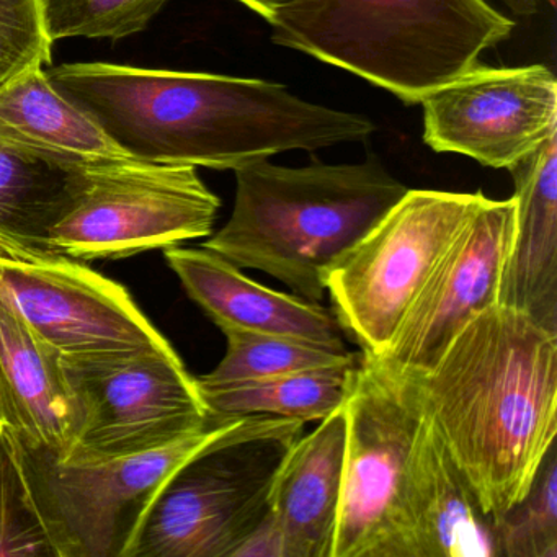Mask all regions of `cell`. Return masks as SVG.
<instances>
[{"instance_id": "obj_7", "label": "cell", "mask_w": 557, "mask_h": 557, "mask_svg": "<svg viewBox=\"0 0 557 557\" xmlns=\"http://www.w3.org/2000/svg\"><path fill=\"white\" fill-rule=\"evenodd\" d=\"M342 407L344 474L332 557H416L406 498L410 451L425 416L416 384L361 354Z\"/></svg>"}, {"instance_id": "obj_14", "label": "cell", "mask_w": 557, "mask_h": 557, "mask_svg": "<svg viewBox=\"0 0 557 557\" xmlns=\"http://www.w3.org/2000/svg\"><path fill=\"white\" fill-rule=\"evenodd\" d=\"M164 259L191 301L221 332H263L347 350L337 319L322 302L260 285L244 275L239 267L205 247H169Z\"/></svg>"}, {"instance_id": "obj_2", "label": "cell", "mask_w": 557, "mask_h": 557, "mask_svg": "<svg viewBox=\"0 0 557 557\" xmlns=\"http://www.w3.org/2000/svg\"><path fill=\"white\" fill-rule=\"evenodd\" d=\"M407 374L484 513L495 520L518 504L556 445L557 334L488 306L433 368Z\"/></svg>"}, {"instance_id": "obj_28", "label": "cell", "mask_w": 557, "mask_h": 557, "mask_svg": "<svg viewBox=\"0 0 557 557\" xmlns=\"http://www.w3.org/2000/svg\"><path fill=\"white\" fill-rule=\"evenodd\" d=\"M240 4L247 5L250 11L256 12L260 17L265 18L267 22L272 21L278 12L288 5L295 4L298 0H237Z\"/></svg>"}, {"instance_id": "obj_30", "label": "cell", "mask_w": 557, "mask_h": 557, "mask_svg": "<svg viewBox=\"0 0 557 557\" xmlns=\"http://www.w3.org/2000/svg\"><path fill=\"white\" fill-rule=\"evenodd\" d=\"M5 430L12 432L11 423H9L8 419V412H5L4 400H2V396H0V433L5 432Z\"/></svg>"}, {"instance_id": "obj_17", "label": "cell", "mask_w": 557, "mask_h": 557, "mask_svg": "<svg viewBox=\"0 0 557 557\" xmlns=\"http://www.w3.org/2000/svg\"><path fill=\"white\" fill-rule=\"evenodd\" d=\"M406 498L416 557H500L494 518L484 513L425 416L410 451Z\"/></svg>"}, {"instance_id": "obj_27", "label": "cell", "mask_w": 557, "mask_h": 557, "mask_svg": "<svg viewBox=\"0 0 557 557\" xmlns=\"http://www.w3.org/2000/svg\"><path fill=\"white\" fill-rule=\"evenodd\" d=\"M233 557H283L282 534L272 510L237 547Z\"/></svg>"}, {"instance_id": "obj_25", "label": "cell", "mask_w": 557, "mask_h": 557, "mask_svg": "<svg viewBox=\"0 0 557 557\" xmlns=\"http://www.w3.org/2000/svg\"><path fill=\"white\" fill-rule=\"evenodd\" d=\"M169 0H41L51 41H119L139 34Z\"/></svg>"}, {"instance_id": "obj_31", "label": "cell", "mask_w": 557, "mask_h": 557, "mask_svg": "<svg viewBox=\"0 0 557 557\" xmlns=\"http://www.w3.org/2000/svg\"><path fill=\"white\" fill-rule=\"evenodd\" d=\"M546 2H549L550 5H556V0H546Z\"/></svg>"}, {"instance_id": "obj_4", "label": "cell", "mask_w": 557, "mask_h": 557, "mask_svg": "<svg viewBox=\"0 0 557 557\" xmlns=\"http://www.w3.org/2000/svg\"><path fill=\"white\" fill-rule=\"evenodd\" d=\"M272 41L355 74L406 106L478 66L515 22L487 0H298Z\"/></svg>"}, {"instance_id": "obj_8", "label": "cell", "mask_w": 557, "mask_h": 557, "mask_svg": "<svg viewBox=\"0 0 557 557\" xmlns=\"http://www.w3.org/2000/svg\"><path fill=\"white\" fill-rule=\"evenodd\" d=\"M485 195L407 190L332 267V314L364 357L386 354L404 315Z\"/></svg>"}, {"instance_id": "obj_10", "label": "cell", "mask_w": 557, "mask_h": 557, "mask_svg": "<svg viewBox=\"0 0 557 557\" xmlns=\"http://www.w3.org/2000/svg\"><path fill=\"white\" fill-rule=\"evenodd\" d=\"M64 367L83 412L79 440L67 458L135 455L213 422L197 377L172 345L64 357Z\"/></svg>"}, {"instance_id": "obj_22", "label": "cell", "mask_w": 557, "mask_h": 557, "mask_svg": "<svg viewBox=\"0 0 557 557\" xmlns=\"http://www.w3.org/2000/svg\"><path fill=\"white\" fill-rule=\"evenodd\" d=\"M73 169L0 151V237L45 246L66 203Z\"/></svg>"}, {"instance_id": "obj_9", "label": "cell", "mask_w": 557, "mask_h": 557, "mask_svg": "<svg viewBox=\"0 0 557 557\" xmlns=\"http://www.w3.org/2000/svg\"><path fill=\"white\" fill-rule=\"evenodd\" d=\"M240 420V419H239ZM237 420L213 422L159 448L115 458L24 449L25 471L54 557H129L168 479Z\"/></svg>"}, {"instance_id": "obj_21", "label": "cell", "mask_w": 557, "mask_h": 557, "mask_svg": "<svg viewBox=\"0 0 557 557\" xmlns=\"http://www.w3.org/2000/svg\"><path fill=\"white\" fill-rule=\"evenodd\" d=\"M226 355L210 373L197 377L200 386L216 387L269 380L301 371L350 367L361 351L332 350L314 342L252 331H226Z\"/></svg>"}, {"instance_id": "obj_15", "label": "cell", "mask_w": 557, "mask_h": 557, "mask_svg": "<svg viewBox=\"0 0 557 557\" xmlns=\"http://www.w3.org/2000/svg\"><path fill=\"white\" fill-rule=\"evenodd\" d=\"M0 396L15 438L28 449L67 458L83 412L64 357L0 301Z\"/></svg>"}, {"instance_id": "obj_1", "label": "cell", "mask_w": 557, "mask_h": 557, "mask_svg": "<svg viewBox=\"0 0 557 557\" xmlns=\"http://www.w3.org/2000/svg\"><path fill=\"white\" fill-rule=\"evenodd\" d=\"M51 84L128 158L236 171L286 151H319L373 135L368 116L315 106L262 79L63 64Z\"/></svg>"}, {"instance_id": "obj_5", "label": "cell", "mask_w": 557, "mask_h": 557, "mask_svg": "<svg viewBox=\"0 0 557 557\" xmlns=\"http://www.w3.org/2000/svg\"><path fill=\"white\" fill-rule=\"evenodd\" d=\"M305 422L247 417L162 485L129 557H233L270 510L276 472Z\"/></svg>"}, {"instance_id": "obj_11", "label": "cell", "mask_w": 557, "mask_h": 557, "mask_svg": "<svg viewBox=\"0 0 557 557\" xmlns=\"http://www.w3.org/2000/svg\"><path fill=\"white\" fill-rule=\"evenodd\" d=\"M0 301L66 358L171 345L125 286L47 246L0 237Z\"/></svg>"}, {"instance_id": "obj_13", "label": "cell", "mask_w": 557, "mask_h": 557, "mask_svg": "<svg viewBox=\"0 0 557 557\" xmlns=\"http://www.w3.org/2000/svg\"><path fill=\"white\" fill-rule=\"evenodd\" d=\"M513 223V197L484 198L440 257L381 361L407 373L429 371L475 314L497 305Z\"/></svg>"}, {"instance_id": "obj_20", "label": "cell", "mask_w": 557, "mask_h": 557, "mask_svg": "<svg viewBox=\"0 0 557 557\" xmlns=\"http://www.w3.org/2000/svg\"><path fill=\"white\" fill-rule=\"evenodd\" d=\"M355 364L301 371L230 386H198L210 419L216 422L247 417H283L305 423L321 422L344 406Z\"/></svg>"}, {"instance_id": "obj_16", "label": "cell", "mask_w": 557, "mask_h": 557, "mask_svg": "<svg viewBox=\"0 0 557 557\" xmlns=\"http://www.w3.org/2000/svg\"><path fill=\"white\" fill-rule=\"evenodd\" d=\"M508 172L515 185V223L497 305L557 334V133Z\"/></svg>"}, {"instance_id": "obj_29", "label": "cell", "mask_w": 557, "mask_h": 557, "mask_svg": "<svg viewBox=\"0 0 557 557\" xmlns=\"http://www.w3.org/2000/svg\"><path fill=\"white\" fill-rule=\"evenodd\" d=\"M502 4L520 17H531L537 12V0H502Z\"/></svg>"}, {"instance_id": "obj_24", "label": "cell", "mask_w": 557, "mask_h": 557, "mask_svg": "<svg viewBox=\"0 0 557 557\" xmlns=\"http://www.w3.org/2000/svg\"><path fill=\"white\" fill-rule=\"evenodd\" d=\"M0 557H54L14 433H0Z\"/></svg>"}, {"instance_id": "obj_23", "label": "cell", "mask_w": 557, "mask_h": 557, "mask_svg": "<svg viewBox=\"0 0 557 557\" xmlns=\"http://www.w3.org/2000/svg\"><path fill=\"white\" fill-rule=\"evenodd\" d=\"M500 557H557V453L550 446L523 498L494 520Z\"/></svg>"}, {"instance_id": "obj_3", "label": "cell", "mask_w": 557, "mask_h": 557, "mask_svg": "<svg viewBox=\"0 0 557 557\" xmlns=\"http://www.w3.org/2000/svg\"><path fill=\"white\" fill-rule=\"evenodd\" d=\"M234 174L233 213L205 249L312 302H322L332 267L409 190L376 158L306 168L262 159Z\"/></svg>"}, {"instance_id": "obj_12", "label": "cell", "mask_w": 557, "mask_h": 557, "mask_svg": "<svg viewBox=\"0 0 557 557\" xmlns=\"http://www.w3.org/2000/svg\"><path fill=\"white\" fill-rule=\"evenodd\" d=\"M423 143L510 169L557 133V81L543 64L478 66L420 100Z\"/></svg>"}, {"instance_id": "obj_26", "label": "cell", "mask_w": 557, "mask_h": 557, "mask_svg": "<svg viewBox=\"0 0 557 557\" xmlns=\"http://www.w3.org/2000/svg\"><path fill=\"white\" fill-rule=\"evenodd\" d=\"M53 45L41 0H0V89L27 71L50 66Z\"/></svg>"}, {"instance_id": "obj_6", "label": "cell", "mask_w": 557, "mask_h": 557, "mask_svg": "<svg viewBox=\"0 0 557 557\" xmlns=\"http://www.w3.org/2000/svg\"><path fill=\"white\" fill-rule=\"evenodd\" d=\"M220 208L194 165L92 162L73 169L45 246L86 263L129 259L211 236Z\"/></svg>"}, {"instance_id": "obj_19", "label": "cell", "mask_w": 557, "mask_h": 557, "mask_svg": "<svg viewBox=\"0 0 557 557\" xmlns=\"http://www.w3.org/2000/svg\"><path fill=\"white\" fill-rule=\"evenodd\" d=\"M0 151L73 169L126 158L103 129L35 67L0 89Z\"/></svg>"}, {"instance_id": "obj_18", "label": "cell", "mask_w": 557, "mask_h": 557, "mask_svg": "<svg viewBox=\"0 0 557 557\" xmlns=\"http://www.w3.org/2000/svg\"><path fill=\"white\" fill-rule=\"evenodd\" d=\"M345 455L344 407L299 436L276 472L270 510L283 557H332Z\"/></svg>"}]
</instances>
